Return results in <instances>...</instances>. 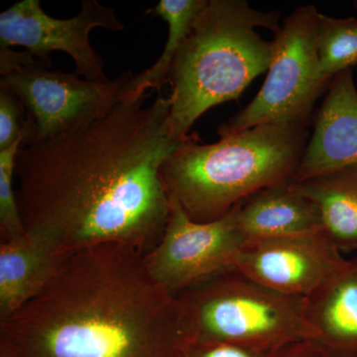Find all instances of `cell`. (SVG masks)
I'll return each mask as SVG.
<instances>
[{"mask_svg":"<svg viewBox=\"0 0 357 357\" xmlns=\"http://www.w3.org/2000/svg\"><path fill=\"white\" fill-rule=\"evenodd\" d=\"M146 98H124L84 128L21 146L14 174L26 234L65 255L109 243L153 249L171 211L160 172L185 141L171 135L170 96Z\"/></svg>","mask_w":357,"mask_h":357,"instance_id":"6da1fadb","label":"cell"},{"mask_svg":"<svg viewBox=\"0 0 357 357\" xmlns=\"http://www.w3.org/2000/svg\"><path fill=\"white\" fill-rule=\"evenodd\" d=\"M177 296L123 243L70 253L46 287L0 321V357H185Z\"/></svg>","mask_w":357,"mask_h":357,"instance_id":"7a4b0ae2","label":"cell"},{"mask_svg":"<svg viewBox=\"0 0 357 357\" xmlns=\"http://www.w3.org/2000/svg\"><path fill=\"white\" fill-rule=\"evenodd\" d=\"M307 124H263L213 144H199L192 134L162 166L169 199L195 222H210L256 192L293 181L307 146Z\"/></svg>","mask_w":357,"mask_h":357,"instance_id":"3957f363","label":"cell"},{"mask_svg":"<svg viewBox=\"0 0 357 357\" xmlns=\"http://www.w3.org/2000/svg\"><path fill=\"white\" fill-rule=\"evenodd\" d=\"M280 14L250 7L245 0H206L195 16L171 70L169 126L185 141L208 109L236 100L251 82L269 69L273 42L256 32L280 29Z\"/></svg>","mask_w":357,"mask_h":357,"instance_id":"277c9868","label":"cell"},{"mask_svg":"<svg viewBox=\"0 0 357 357\" xmlns=\"http://www.w3.org/2000/svg\"><path fill=\"white\" fill-rule=\"evenodd\" d=\"M176 296L192 342H225L272 351L310 338L305 298L275 292L237 269Z\"/></svg>","mask_w":357,"mask_h":357,"instance_id":"5b68a950","label":"cell"},{"mask_svg":"<svg viewBox=\"0 0 357 357\" xmlns=\"http://www.w3.org/2000/svg\"><path fill=\"white\" fill-rule=\"evenodd\" d=\"M134 75L95 83L51 70L28 51L0 49V84L25 109L22 145L55 139L88 126L123 100Z\"/></svg>","mask_w":357,"mask_h":357,"instance_id":"8992f818","label":"cell"},{"mask_svg":"<svg viewBox=\"0 0 357 357\" xmlns=\"http://www.w3.org/2000/svg\"><path fill=\"white\" fill-rule=\"evenodd\" d=\"M314 6L298 7L275 33L264 84L252 102L218 128L222 136L276 122H307L314 102L332 82L319 70Z\"/></svg>","mask_w":357,"mask_h":357,"instance_id":"52a82bcc","label":"cell"},{"mask_svg":"<svg viewBox=\"0 0 357 357\" xmlns=\"http://www.w3.org/2000/svg\"><path fill=\"white\" fill-rule=\"evenodd\" d=\"M163 236L145 255L150 275L162 287L177 295L211 277L236 269L246 244L238 223V208L210 222L191 220L170 201Z\"/></svg>","mask_w":357,"mask_h":357,"instance_id":"ba28073f","label":"cell"},{"mask_svg":"<svg viewBox=\"0 0 357 357\" xmlns=\"http://www.w3.org/2000/svg\"><path fill=\"white\" fill-rule=\"evenodd\" d=\"M122 31L114 7L96 0H84L81 10L68 20L51 17L40 0H21L0 13V49L24 47L45 65L50 66V54L64 52L75 63V74L95 83H107L103 61L89 42L95 28Z\"/></svg>","mask_w":357,"mask_h":357,"instance_id":"9c48e42d","label":"cell"},{"mask_svg":"<svg viewBox=\"0 0 357 357\" xmlns=\"http://www.w3.org/2000/svg\"><path fill=\"white\" fill-rule=\"evenodd\" d=\"M351 263L319 229L245 244L236 269L275 292L307 298Z\"/></svg>","mask_w":357,"mask_h":357,"instance_id":"30bf717a","label":"cell"},{"mask_svg":"<svg viewBox=\"0 0 357 357\" xmlns=\"http://www.w3.org/2000/svg\"><path fill=\"white\" fill-rule=\"evenodd\" d=\"M357 164V89L352 70L333 79L293 182Z\"/></svg>","mask_w":357,"mask_h":357,"instance_id":"8fae6325","label":"cell"},{"mask_svg":"<svg viewBox=\"0 0 357 357\" xmlns=\"http://www.w3.org/2000/svg\"><path fill=\"white\" fill-rule=\"evenodd\" d=\"M238 223L246 244L324 229L318 204L293 181L263 189L241 204Z\"/></svg>","mask_w":357,"mask_h":357,"instance_id":"7c38bea8","label":"cell"},{"mask_svg":"<svg viewBox=\"0 0 357 357\" xmlns=\"http://www.w3.org/2000/svg\"><path fill=\"white\" fill-rule=\"evenodd\" d=\"M305 304L309 340L331 357H357V259Z\"/></svg>","mask_w":357,"mask_h":357,"instance_id":"4fadbf2b","label":"cell"},{"mask_svg":"<svg viewBox=\"0 0 357 357\" xmlns=\"http://www.w3.org/2000/svg\"><path fill=\"white\" fill-rule=\"evenodd\" d=\"M69 255L29 234L0 241V321L38 295Z\"/></svg>","mask_w":357,"mask_h":357,"instance_id":"5bb4252c","label":"cell"},{"mask_svg":"<svg viewBox=\"0 0 357 357\" xmlns=\"http://www.w3.org/2000/svg\"><path fill=\"white\" fill-rule=\"evenodd\" d=\"M294 183L318 204L323 229L340 250H357V164Z\"/></svg>","mask_w":357,"mask_h":357,"instance_id":"9a60e30c","label":"cell"},{"mask_svg":"<svg viewBox=\"0 0 357 357\" xmlns=\"http://www.w3.org/2000/svg\"><path fill=\"white\" fill-rule=\"evenodd\" d=\"M206 0H160L147 13L165 20L169 27L164 50L153 66L134 75L126 100H137L148 96L147 91L160 89L169 83L171 70L178 50L189 32L195 16ZM123 98V100H124Z\"/></svg>","mask_w":357,"mask_h":357,"instance_id":"2e32d148","label":"cell"},{"mask_svg":"<svg viewBox=\"0 0 357 357\" xmlns=\"http://www.w3.org/2000/svg\"><path fill=\"white\" fill-rule=\"evenodd\" d=\"M317 50L319 70L326 81L357 66V20L318 14Z\"/></svg>","mask_w":357,"mask_h":357,"instance_id":"e0dca14e","label":"cell"},{"mask_svg":"<svg viewBox=\"0 0 357 357\" xmlns=\"http://www.w3.org/2000/svg\"><path fill=\"white\" fill-rule=\"evenodd\" d=\"M23 138L0 151V236L1 241H11L26 234L21 220L14 178L18 152Z\"/></svg>","mask_w":357,"mask_h":357,"instance_id":"ac0fdd59","label":"cell"},{"mask_svg":"<svg viewBox=\"0 0 357 357\" xmlns=\"http://www.w3.org/2000/svg\"><path fill=\"white\" fill-rule=\"evenodd\" d=\"M25 109L6 86L0 84V151L24 140Z\"/></svg>","mask_w":357,"mask_h":357,"instance_id":"d6986e66","label":"cell"},{"mask_svg":"<svg viewBox=\"0 0 357 357\" xmlns=\"http://www.w3.org/2000/svg\"><path fill=\"white\" fill-rule=\"evenodd\" d=\"M270 351H258L225 342H192L185 357H268Z\"/></svg>","mask_w":357,"mask_h":357,"instance_id":"ffe728a7","label":"cell"},{"mask_svg":"<svg viewBox=\"0 0 357 357\" xmlns=\"http://www.w3.org/2000/svg\"><path fill=\"white\" fill-rule=\"evenodd\" d=\"M268 357H331L311 340H301L270 351Z\"/></svg>","mask_w":357,"mask_h":357,"instance_id":"44dd1931","label":"cell"}]
</instances>
